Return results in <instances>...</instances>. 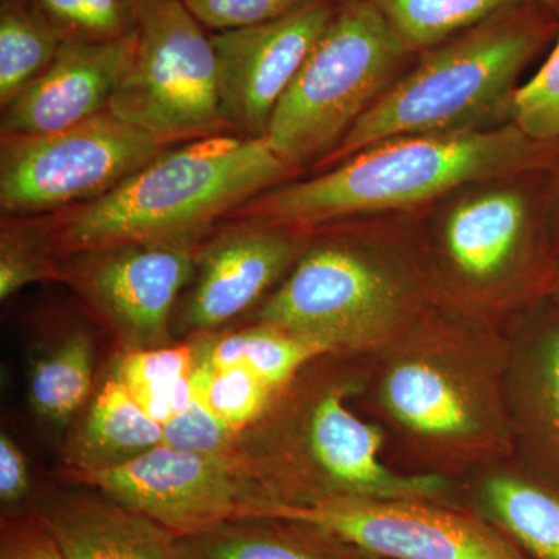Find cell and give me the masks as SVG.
<instances>
[{
  "mask_svg": "<svg viewBox=\"0 0 559 559\" xmlns=\"http://www.w3.org/2000/svg\"><path fill=\"white\" fill-rule=\"evenodd\" d=\"M509 359V330L439 300L367 358L358 406L384 432L390 465L459 481L514 455Z\"/></svg>",
  "mask_w": 559,
  "mask_h": 559,
  "instance_id": "6da1fadb",
  "label": "cell"
},
{
  "mask_svg": "<svg viewBox=\"0 0 559 559\" xmlns=\"http://www.w3.org/2000/svg\"><path fill=\"white\" fill-rule=\"evenodd\" d=\"M366 364L367 358L323 355L274 393L238 440V455L252 479L286 506L341 498L463 506L459 481L390 465L384 432L358 406Z\"/></svg>",
  "mask_w": 559,
  "mask_h": 559,
  "instance_id": "7a4b0ae2",
  "label": "cell"
},
{
  "mask_svg": "<svg viewBox=\"0 0 559 559\" xmlns=\"http://www.w3.org/2000/svg\"><path fill=\"white\" fill-rule=\"evenodd\" d=\"M297 168L264 138L221 134L171 146L98 200L43 216L58 260L124 242L202 245Z\"/></svg>",
  "mask_w": 559,
  "mask_h": 559,
  "instance_id": "3957f363",
  "label": "cell"
},
{
  "mask_svg": "<svg viewBox=\"0 0 559 559\" xmlns=\"http://www.w3.org/2000/svg\"><path fill=\"white\" fill-rule=\"evenodd\" d=\"M543 146L514 124L389 139L353 154L325 175L264 191L229 219H263L310 230L349 216L409 207L463 183L530 167L539 160Z\"/></svg>",
  "mask_w": 559,
  "mask_h": 559,
  "instance_id": "277c9868",
  "label": "cell"
},
{
  "mask_svg": "<svg viewBox=\"0 0 559 559\" xmlns=\"http://www.w3.org/2000/svg\"><path fill=\"white\" fill-rule=\"evenodd\" d=\"M554 14L527 0L452 36L378 98L322 167L403 135L477 130L509 108L518 76L546 44Z\"/></svg>",
  "mask_w": 559,
  "mask_h": 559,
  "instance_id": "5b68a950",
  "label": "cell"
},
{
  "mask_svg": "<svg viewBox=\"0 0 559 559\" xmlns=\"http://www.w3.org/2000/svg\"><path fill=\"white\" fill-rule=\"evenodd\" d=\"M436 301L425 275L400 253L322 238L308 242L253 322L299 334L329 355L371 358Z\"/></svg>",
  "mask_w": 559,
  "mask_h": 559,
  "instance_id": "8992f818",
  "label": "cell"
},
{
  "mask_svg": "<svg viewBox=\"0 0 559 559\" xmlns=\"http://www.w3.org/2000/svg\"><path fill=\"white\" fill-rule=\"evenodd\" d=\"M414 53L366 0H337L264 139L297 170L325 159Z\"/></svg>",
  "mask_w": 559,
  "mask_h": 559,
  "instance_id": "52a82bcc",
  "label": "cell"
},
{
  "mask_svg": "<svg viewBox=\"0 0 559 559\" xmlns=\"http://www.w3.org/2000/svg\"><path fill=\"white\" fill-rule=\"evenodd\" d=\"M109 110L167 148L231 134L212 35L182 0L146 3L134 57Z\"/></svg>",
  "mask_w": 559,
  "mask_h": 559,
  "instance_id": "ba28073f",
  "label": "cell"
},
{
  "mask_svg": "<svg viewBox=\"0 0 559 559\" xmlns=\"http://www.w3.org/2000/svg\"><path fill=\"white\" fill-rule=\"evenodd\" d=\"M165 150L109 109L49 134L2 135V216L35 218L98 200Z\"/></svg>",
  "mask_w": 559,
  "mask_h": 559,
  "instance_id": "9c48e42d",
  "label": "cell"
},
{
  "mask_svg": "<svg viewBox=\"0 0 559 559\" xmlns=\"http://www.w3.org/2000/svg\"><path fill=\"white\" fill-rule=\"evenodd\" d=\"M201 245L124 242L60 260L64 283L121 353L175 344L173 319Z\"/></svg>",
  "mask_w": 559,
  "mask_h": 559,
  "instance_id": "30bf717a",
  "label": "cell"
},
{
  "mask_svg": "<svg viewBox=\"0 0 559 559\" xmlns=\"http://www.w3.org/2000/svg\"><path fill=\"white\" fill-rule=\"evenodd\" d=\"M145 514L179 539L246 518L271 496L235 454H197L159 444L119 468L64 474ZM272 500V499H271Z\"/></svg>",
  "mask_w": 559,
  "mask_h": 559,
  "instance_id": "8fae6325",
  "label": "cell"
},
{
  "mask_svg": "<svg viewBox=\"0 0 559 559\" xmlns=\"http://www.w3.org/2000/svg\"><path fill=\"white\" fill-rule=\"evenodd\" d=\"M252 516L322 525L378 559H527L465 506L441 500L341 498L307 507L266 500Z\"/></svg>",
  "mask_w": 559,
  "mask_h": 559,
  "instance_id": "7c38bea8",
  "label": "cell"
},
{
  "mask_svg": "<svg viewBox=\"0 0 559 559\" xmlns=\"http://www.w3.org/2000/svg\"><path fill=\"white\" fill-rule=\"evenodd\" d=\"M439 255L454 297L444 304L481 318L496 320L536 289L549 293L551 278L539 272L527 205L514 191H491L454 209Z\"/></svg>",
  "mask_w": 559,
  "mask_h": 559,
  "instance_id": "4fadbf2b",
  "label": "cell"
},
{
  "mask_svg": "<svg viewBox=\"0 0 559 559\" xmlns=\"http://www.w3.org/2000/svg\"><path fill=\"white\" fill-rule=\"evenodd\" d=\"M305 235L307 229L249 218L213 231L201 245L173 333L197 340L240 318L286 277L310 242Z\"/></svg>",
  "mask_w": 559,
  "mask_h": 559,
  "instance_id": "5bb4252c",
  "label": "cell"
},
{
  "mask_svg": "<svg viewBox=\"0 0 559 559\" xmlns=\"http://www.w3.org/2000/svg\"><path fill=\"white\" fill-rule=\"evenodd\" d=\"M336 7L337 0H310L275 20L212 33L221 106L231 134L266 135L272 114L329 27Z\"/></svg>",
  "mask_w": 559,
  "mask_h": 559,
  "instance_id": "9a60e30c",
  "label": "cell"
},
{
  "mask_svg": "<svg viewBox=\"0 0 559 559\" xmlns=\"http://www.w3.org/2000/svg\"><path fill=\"white\" fill-rule=\"evenodd\" d=\"M135 44L138 33L112 43L62 40L47 69L2 106L0 134H49L108 110Z\"/></svg>",
  "mask_w": 559,
  "mask_h": 559,
  "instance_id": "2e32d148",
  "label": "cell"
},
{
  "mask_svg": "<svg viewBox=\"0 0 559 559\" xmlns=\"http://www.w3.org/2000/svg\"><path fill=\"white\" fill-rule=\"evenodd\" d=\"M43 489L33 503L66 559H183L180 539L100 489L73 484Z\"/></svg>",
  "mask_w": 559,
  "mask_h": 559,
  "instance_id": "e0dca14e",
  "label": "cell"
},
{
  "mask_svg": "<svg viewBox=\"0 0 559 559\" xmlns=\"http://www.w3.org/2000/svg\"><path fill=\"white\" fill-rule=\"evenodd\" d=\"M509 333L514 457L559 484V308Z\"/></svg>",
  "mask_w": 559,
  "mask_h": 559,
  "instance_id": "ac0fdd59",
  "label": "cell"
},
{
  "mask_svg": "<svg viewBox=\"0 0 559 559\" xmlns=\"http://www.w3.org/2000/svg\"><path fill=\"white\" fill-rule=\"evenodd\" d=\"M460 498L527 559H559V484L520 459L496 460L459 480Z\"/></svg>",
  "mask_w": 559,
  "mask_h": 559,
  "instance_id": "d6986e66",
  "label": "cell"
},
{
  "mask_svg": "<svg viewBox=\"0 0 559 559\" xmlns=\"http://www.w3.org/2000/svg\"><path fill=\"white\" fill-rule=\"evenodd\" d=\"M75 421L62 447L64 474L119 468L164 440V426L143 412L114 373Z\"/></svg>",
  "mask_w": 559,
  "mask_h": 559,
  "instance_id": "ffe728a7",
  "label": "cell"
},
{
  "mask_svg": "<svg viewBox=\"0 0 559 559\" xmlns=\"http://www.w3.org/2000/svg\"><path fill=\"white\" fill-rule=\"evenodd\" d=\"M183 559H378L322 525L282 516L237 518L180 539Z\"/></svg>",
  "mask_w": 559,
  "mask_h": 559,
  "instance_id": "44dd1931",
  "label": "cell"
},
{
  "mask_svg": "<svg viewBox=\"0 0 559 559\" xmlns=\"http://www.w3.org/2000/svg\"><path fill=\"white\" fill-rule=\"evenodd\" d=\"M97 348L90 331L70 326L36 349L28 374L31 409L51 429L79 418L94 388Z\"/></svg>",
  "mask_w": 559,
  "mask_h": 559,
  "instance_id": "7402d4cb",
  "label": "cell"
},
{
  "mask_svg": "<svg viewBox=\"0 0 559 559\" xmlns=\"http://www.w3.org/2000/svg\"><path fill=\"white\" fill-rule=\"evenodd\" d=\"M207 341L210 359L216 369L249 367L275 392L312 360L329 355L314 342L266 323L252 322L226 334H207Z\"/></svg>",
  "mask_w": 559,
  "mask_h": 559,
  "instance_id": "603a6c76",
  "label": "cell"
},
{
  "mask_svg": "<svg viewBox=\"0 0 559 559\" xmlns=\"http://www.w3.org/2000/svg\"><path fill=\"white\" fill-rule=\"evenodd\" d=\"M415 53L527 0H366Z\"/></svg>",
  "mask_w": 559,
  "mask_h": 559,
  "instance_id": "cb8c5ba5",
  "label": "cell"
},
{
  "mask_svg": "<svg viewBox=\"0 0 559 559\" xmlns=\"http://www.w3.org/2000/svg\"><path fill=\"white\" fill-rule=\"evenodd\" d=\"M61 44L31 0H0V106L47 69Z\"/></svg>",
  "mask_w": 559,
  "mask_h": 559,
  "instance_id": "d4e9b609",
  "label": "cell"
},
{
  "mask_svg": "<svg viewBox=\"0 0 559 559\" xmlns=\"http://www.w3.org/2000/svg\"><path fill=\"white\" fill-rule=\"evenodd\" d=\"M193 341L197 344V366L191 373L193 389L201 393L216 417L241 432L263 414L275 390L249 367L216 369L210 359L207 336Z\"/></svg>",
  "mask_w": 559,
  "mask_h": 559,
  "instance_id": "484cf974",
  "label": "cell"
},
{
  "mask_svg": "<svg viewBox=\"0 0 559 559\" xmlns=\"http://www.w3.org/2000/svg\"><path fill=\"white\" fill-rule=\"evenodd\" d=\"M62 40L112 43L139 32L148 0H31Z\"/></svg>",
  "mask_w": 559,
  "mask_h": 559,
  "instance_id": "4316f807",
  "label": "cell"
},
{
  "mask_svg": "<svg viewBox=\"0 0 559 559\" xmlns=\"http://www.w3.org/2000/svg\"><path fill=\"white\" fill-rule=\"evenodd\" d=\"M60 260L55 257L43 216H2L0 227V299L36 282L57 280Z\"/></svg>",
  "mask_w": 559,
  "mask_h": 559,
  "instance_id": "83f0119b",
  "label": "cell"
},
{
  "mask_svg": "<svg viewBox=\"0 0 559 559\" xmlns=\"http://www.w3.org/2000/svg\"><path fill=\"white\" fill-rule=\"evenodd\" d=\"M514 127L540 145L559 143V39L538 72L514 91Z\"/></svg>",
  "mask_w": 559,
  "mask_h": 559,
  "instance_id": "f1b7e54d",
  "label": "cell"
},
{
  "mask_svg": "<svg viewBox=\"0 0 559 559\" xmlns=\"http://www.w3.org/2000/svg\"><path fill=\"white\" fill-rule=\"evenodd\" d=\"M194 366L197 344L190 340L168 347L120 353L112 373L131 393L132 399H139L165 382L190 377Z\"/></svg>",
  "mask_w": 559,
  "mask_h": 559,
  "instance_id": "f546056e",
  "label": "cell"
},
{
  "mask_svg": "<svg viewBox=\"0 0 559 559\" xmlns=\"http://www.w3.org/2000/svg\"><path fill=\"white\" fill-rule=\"evenodd\" d=\"M240 433L216 417L201 393L193 389L189 407L164 426L162 444L197 454H235Z\"/></svg>",
  "mask_w": 559,
  "mask_h": 559,
  "instance_id": "4dcf8cb0",
  "label": "cell"
},
{
  "mask_svg": "<svg viewBox=\"0 0 559 559\" xmlns=\"http://www.w3.org/2000/svg\"><path fill=\"white\" fill-rule=\"evenodd\" d=\"M190 13L213 32L235 31L272 21L310 0H182Z\"/></svg>",
  "mask_w": 559,
  "mask_h": 559,
  "instance_id": "1f68e13d",
  "label": "cell"
},
{
  "mask_svg": "<svg viewBox=\"0 0 559 559\" xmlns=\"http://www.w3.org/2000/svg\"><path fill=\"white\" fill-rule=\"evenodd\" d=\"M0 559H66L60 543L50 528L36 516L3 522Z\"/></svg>",
  "mask_w": 559,
  "mask_h": 559,
  "instance_id": "d6a6232c",
  "label": "cell"
},
{
  "mask_svg": "<svg viewBox=\"0 0 559 559\" xmlns=\"http://www.w3.org/2000/svg\"><path fill=\"white\" fill-rule=\"evenodd\" d=\"M27 459L9 433L0 436V500L3 507H14L31 491Z\"/></svg>",
  "mask_w": 559,
  "mask_h": 559,
  "instance_id": "836d02e7",
  "label": "cell"
},
{
  "mask_svg": "<svg viewBox=\"0 0 559 559\" xmlns=\"http://www.w3.org/2000/svg\"><path fill=\"white\" fill-rule=\"evenodd\" d=\"M191 399H193V384H191L190 374V377L165 382L134 400L148 417L165 426L189 407Z\"/></svg>",
  "mask_w": 559,
  "mask_h": 559,
  "instance_id": "e575fe53",
  "label": "cell"
},
{
  "mask_svg": "<svg viewBox=\"0 0 559 559\" xmlns=\"http://www.w3.org/2000/svg\"><path fill=\"white\" fill-rule=\"evenodd\" d=\"M551 304L559 308V270L555 272L554 278H551L549 293H547Z\"/></svg>",
  "mask_w": 559,
  "mask_h": 559,
  "instance_id": "d590c367",
  "label": "cell"
},
{
  "mask_svg": "<svg viewBox=\"0 0 559 559\" xmlns=\"http://www.w3.org/2000/svg\"><path fill=\"white\" fill-rule=\"evenodd\" d=\"M532 2L538 3L544 10L559 17V0H532Z\"/></svg>",
  "mask_w": 559,
  "mask_h": 559,
  "instance_id": "8d00e7d4",
  "label": "cell"
}]
</instances>
